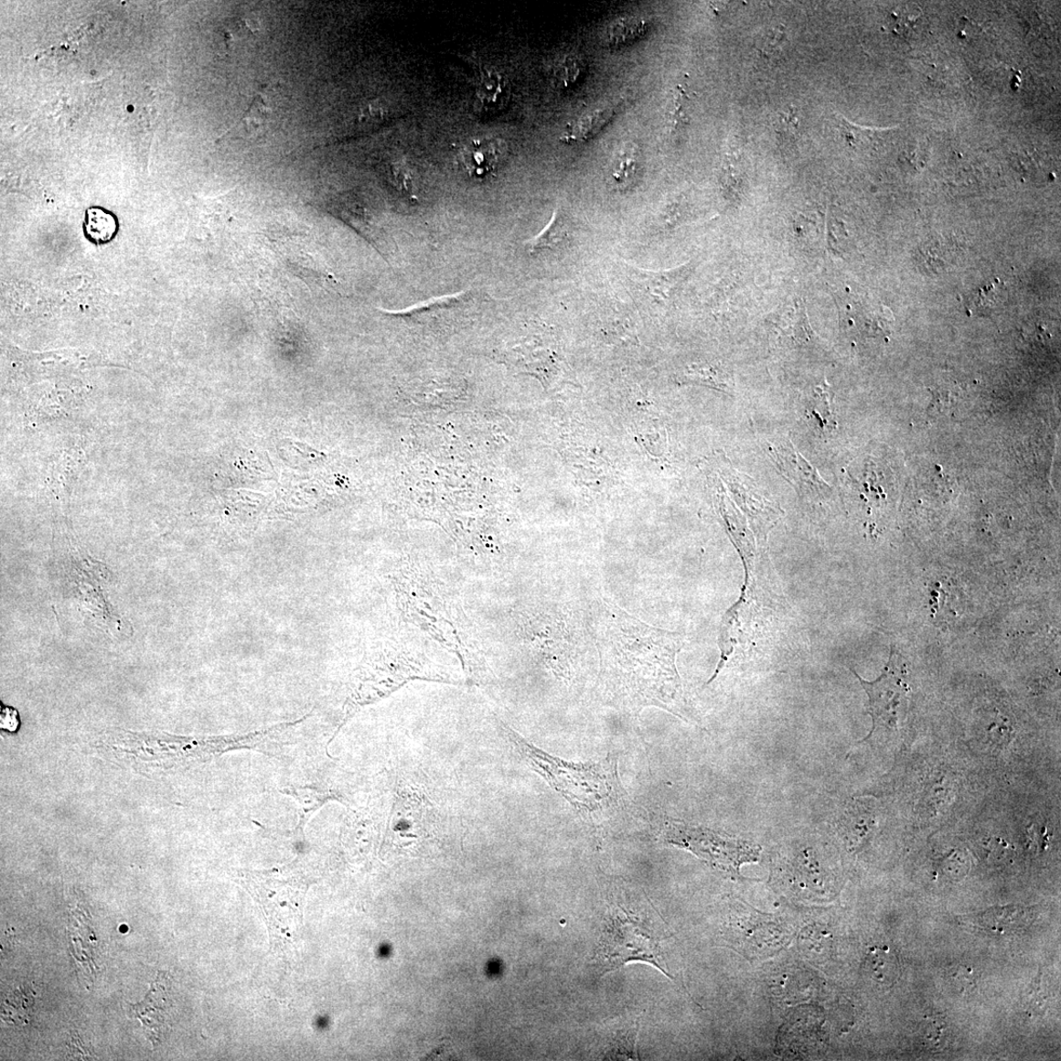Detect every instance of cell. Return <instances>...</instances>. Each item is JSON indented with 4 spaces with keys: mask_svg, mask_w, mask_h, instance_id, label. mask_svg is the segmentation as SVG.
<instances>
[{
    "mask_svg": "<svg viewBox=\"0 0 1061 1061\" xmlns=\"http://www.w3.org/2000/svg\"><path fill=\"white\" fill-rule=\"evenodd\" d=\"M119 229L116 217L108 209L91 207L86 211L84 231L91 243L103 245L113 241Z\"/></svg>",
    "mask_w": 1061,
    "mask_h": 1061,
    "instance_id": "obj_15",
    "label": "cell"
},
{
    "mask_svg": "<svg viewBox=\"0 0 1061 1061\" xmlns=\"http://www.w3.org/2000/svg\"><path fill=\"white\" fill-rule=\"evenodd\" d=\"M924 1032L926 1034L924 1038L928 1043L934 1044L936 1045H939V1042L941 1039H943L944 1036L943 1025H941L940 1023H932L927 1025Z\"/></svg>",
    "mask_w": 1061,
    "mask_h": 1061,
    "instance_id": "obj_29",
    "label": "cell"
},
{
    "mask_svg": "<svg viewBox=\"0 0 1061 1061\" xmlns=\"http://www.w3.org/2000/svg\"><path fill=\"white\" fill-rule=\"evenodd\" d=\"M832 396L830 384L824 380L814 389L805 404L807 419L820 434H829L837 429L831 410Z\"/></svg>",
    "mask_w": 1061,
    "mask_h": 1061,
    "instance_id": "obj_13",
    "label": "cell"
},
{
    "mask_svg": "<svg viewBox=\"0 0 1061 1061\" xmlns=\"http://www.w3.org/2000/svg\"><path fill=\"white\" fill-rule=\"evenodd\" d=\"M622 268L636 294H638L649 306L662 309L669 306L676 292L686 280L691 271V264L685 263L675 269L653 271L623 263Z\"/></svg>",
    "mask_w": 1061,
    "mask_h": 1061,
    "instance_id": "obj_7",
    "label": "cell"
},
{
    "mask_svg": "<svg viewBox=\"0 0 1061 1061\" xmlns=\"http://www.w3.org/2000/svg\"><path fill=\"white\" fill-rule=\"evenodd\" d=\"M869 697L873 727L863 740L869 741L881 731L894 732L906 718L910 686L908 671L904 657L892 647L890 659L877 681H866L852 670Z\"/></svg>",
    "mask_w": 1061,
    "mask_h": 1061,
    "instance_id": "obj_5",
    "label": "cell"
},
{
    "mask_svg": "<svg viewBox=\"0 0 1061 1061\" xmlns=\"http://www.w3.org/2000/svg\"><path fill=\"white\" fill-rule=\"evenodd\" d=\"M665 841L686 849L709 864L739 877L742 865L757 862L761 847L733 839L709 829L692 827L679 820L667 819L662 830Z\"/></svg>",
    "mask_w": 1061,
    "mask_h": 1061,
    "instance_id": "obj_4",
    "label": "cell"
},
{
    "mask_svg": "<svg viewBox=\"0 0 1061 1061\" xmlns=\"http://www.w3.org/2000/svg\"><path fill=\"white\" fill-rule=\"evenodd\" d=\"M955 249L949 242L928 243L919 251L922 268L932 273L947 270L955 262Z\"/></svg>",
    "mask_w": 1061,
    "mask_h": 1061,
    "instance_id": "obj_18",
    "label": "cell"
},
{
    "mask_svg": "<svg viewBox=\"0 0 1061 1061\" xmlns=\"http://www.w3.org/2000/svg\"><path fill=\"white\" fill-rule=\"evenodd\" d=\"M500 726L525 763L583 817L603 816L625 802L627 795L615 757L588 764L567 762L530 745L507 724L500 723Z\"/></svg>",
    "mask_w": 1061,
    "mask_h": 1061,
    "instance_id": "obj_2",
    "label": "cell"
},
{
    "mask_svg": "<svg viewBox=\"0 0 1061 1061\" xmlns=\"http://www.w3.org/2000/svg\"><path fill=\"white\" fill-rule=\"evenodd\" d=\"M510 98V88L506 75L494 68H482L475 88V110L481 115L500 112Z\"/></svg>",
    "mask_w": 1061,
    "mask_h": 1061,
    "instance_id": "obj_12",
    "label": "cell"
},
{
    "mask_svg": "<svg viewBox=\"0 0 1061 1061\" xmlns=\"http://www.w3.org/2000/svg\"><path fill=\"white\" fill-rule=\"evenodd\" d=\"M838 128L848 145L855 150H868L878 143L882 131L856 126L837 115Z\"/></svg>",
    "mask_w": 1061,
    "mask_h": 1061,
    "instance_id": "obj_19",
    "label": "cell"
},
{
    "mask_svg": "<svg viewBox=\"0 0 1061 1061\" xmlns=\"http://www.w3.org/2000/svg\"><path fill=\"white\" fill-rule=\"evenodd\" d=\"M239 879L263 912L273 950L287 955L303 932L310 882L290 869L241 871Z\"/></svg>",
    "mask_w": 1061,
    "mask_h": 1061,
    "instance_id": "obj_3",
    "label": "cell"
},
{
    "mask_svg": "<svg viewBox=\"0 0 1061 1061\" xmlns=\"http://www.w3.org/2000/svg\"><path fill=\"white\" fill-rule=\"evenodd\" d=\"M643 175V155L638 145L626 142L619 145L610 158L607 182L620 193L633 190Z\"/></svg>",
    "mask_w": 1061,
    "mask_h": 1061,
    "instance_id": "obj_11",
    "label": "cell"
},
{
    "mask_svg": "<svg viewBox=\"0 0 1061 1061\" xmlns=\"http://www.w3.org/2000/svg\"><path fill=\"white\" fill-rule=\"evenodd\" d=\"M600 614V686L606 700L622 711L657 707L687 721L675 665L681 636L649 627L606 602Z\"/></svg>",
    "mask_w": 1061,
    "mask_h": 1061,
    "instance_id": "obj_1",
    "label": "cell"
},
{
    "mask_svg": "<svg viewBox=\"0 0 1061 1061\" xmlns=\"http://www.w3.org/2000/svg\"><path fill=\"white\" fill-rule=\"evenodd\" d=\"M687 376L725 392L732 393L734 391V378L723 368L694 366L689 370Z\"/></svg>",
    "mask_w": 1061,
    "mask_h": 1061,
    "instance_id": "obj_21",
    "label": "cell"
},
{
    "mask_svg": "<svg viewBox=\"0 0 1061 1061\" xmlns=\"http://www.w3.org/2000/svg\"><path fill=\"white\" fill-rule=\"evenodd\" d=\"M829 936L821 928L809 927L803 931L801 944L803 949L812 954H821L828 948Z\"/></svg>",
    "mask_w": 1061,
    "mask_h": 1061,
    "instance_id": "obj_26",
    "label": "cell"
},
{
    "mask_svg": "<svg viewBox=\"0 0 1061 1061\" xmlns=\"http://www.w3.org/2000/svg\"><path fill=\"white\" fill-rule=\"evenodd\" d=\"M766 450L780 473L798 488V492L817 497L829 492V485L822 480L811 464L801 456L789 440L781 437L779 440L767 442Z\"/></svg>",
    "mask_w": 1061,
    "mask_h": 1061,
    "instance_id": "obj_8",
    "label": "cell"
},
{
    "mask_svg": "<svg viewBox=\"0 0 1061 1061\" xmlns=\"http://www.w3.org/2000/svg\"><path fill=\"white\" fill-rule=\"evenodd\" d=\"M609 115L610 114H606V113H603V112H599V113L596 112L595 113H592L589 116L584 117L583 121L581 119V122H579L580 123H578L577 125L578 126L583 125V129H584L583 134H582L583 138L587 137L589 128H590V130H589L590 136L592 134H594V133L598 131L596 129L602 128L605 125V122H606L607 119L609 118Z\"/></svg>",
    "mask_w": 1061,
    "mask_h": 1061,
    "instance_id": "obj_27",
    "label": "cell"
},
{
    "mask_svg": "<svg viewBox=\"0 0 1061 1061\" xmlns=\"http://www.w3.org/2000/svg\"><path fill=\"white\" fill-rule=\"evenodd\" d=\"M583 71V60L575 55H566L554 62L552 76L557 87L568 89L579 81Z\"/></svg>",
    "mask_w": 1061,
    "mask_h": 1061,
    "instance_id": "obj_20",
    "label": "cell"
},
{
    "mask_svg": "<svg viewBox=\"0 0 1061 1061\" xmlns=\"http://www.w3.org/2000/svg\"><path fill=\"white\" fill-rule=\"evenodd\" d=\"M787 43V35L780 27L767 30L760 38L757 50L766 58L779 56Z\"/></svg>",
    "mask_w": 1061,
    "mask_h": 1061,
    "instance_id": "obj_24",
    "label": "cell"
},
{
    "mask_svg": "<svg viewBox=\"0 0 1061 1061\" xmlns=\"http://www.w3.org/2000/svg\"><path fill=\"white\" fill-rule=\"evenodd\" d=\"M474 308V297L467 292L433 299L428 302L400 313L402 316L409 318L411 322H436L443 316V322H462L468 320Z\"/></svg>",
    "mask_w": 1061,
    "mask_h": 1061,
    "instance_id": "obj_10",
    "label": "cell"
},
{
    "mask_svg": "<svg viewBox=\"0 0 1061 1061\" xmlns=\"http://www.w3.org/2000/svg\"><path fill=\"white\" fill-rule=\"evenodd\" d=\"M864 973L875 986H893L899 976L895 955L887 948L873 947L866 955Z\"/></svg>",
    "mask_w": 1061,
    "mask_h": 1061,
    "instance_id": "obj_14",
    "label": "cell"
},
{
    "mask_svg": "<svg viewBox=\"0 0 1061 1061\" xmlns=\"http://www.w3.org/2000/svg\"><path fill=\"white\" fill-rule=\"evenodd\" d=\"M509 144L501 138H476L460 150L458 164L464 174L474 181L494 177L507 162Z\"/></svg>",
    "mask_w": 1061,
    "mask_h": 1061,
    "instance_id": "obj_9",
    "label": "cell"
},
{
    "mask_svg": "<svg viewBox=\"0 0 1061 1061\" xmlns=\"http://www.w3.org/2000/svg\"><path fill=\"white\" fill-rule=\"evenodd\" d=\"M0 725L6 732L16 733L20 725L18 712L11 707L2 705V711H0Z\"/></svg>",
    "mask_w": 1061,
    "mask_h": 1061,
    "instance_id": "obj_28",
    "label": "cell"
},
{
    "mask_svg": "<svg viewBox=\"0 0 1061 1061\" xmlns=\"http://www.w3.org/2000/svg\"><path fill=\"white\" fill-rule=\"evenodd\" d=\"M953 979L955 981H957V984H959L960 986L967 985L968 988H970L974 984L972 970H970V968H960L957 973L953 974Z\"/></svg>",
    "mask_w": 1061,
    "mask_h": 1061,
    "instance_id": "obj_30",
    "label": "cell"
},
{
    "mask_svg": "<svg viewBox=\"0 0 1061 1061\" xmlns=\"http://www.w3.org/2000/svg\"><path fill=\"white\" fill-rule=\"evenodd\" d=\"M1005 297L1003 284L998 280L989 281L970 292L966 297V307L971 315L989 316L1002 306Z\"/></svg>",
    "mask_w": 1061,
    "mask_h": 1061,
    "instance_id": "obj_17",
    "label": "cell"
},
{
    "mask_svg": "<svg viewBox=\"0 0 1061 1061\" xmlns=\"http://www.w3.org/2000/svg\"><path fill=\"white\" fill-rule=\"evenodd\" d=\"M569 227L560 209H555L547 227L526 242L529 253L536 254L542 250H556L568 241Z\"/></svg>",
    "mask_w": 1061,
    "mask_h": 1061,
    "instance_id": "obj_16",
    "label": "cell"
},
{
    "mask_svg": "<svg viewBox=\"0 0 1061 1061\" xmlns=\"http://www.w3.org/2000/svg\"><path fill=\"white\" fill-rule=\"evenodd\" d=\"M690 98L682 86L675 90L670 111V128L672 135H679L689 124Z\"/></svg>",
    "mask_w": 1061,
    "mask_h": 1061,
    "instance_id": "obj_22",
    "label": "cell"
},
{
    "mask_svg": "<svg viewBox=\"0 0 1061 1061\" xmlns=\"http://www.w3.org/2000/svg\"><path fill=\"white\" fill-rule=\"evenodd\" d=\"M775 129L782 139H795L799 130L798 113L790 109L788 112L778 113L775 122Z\"/></svg>",
    "mask_w": 1061,
    "mask_h": 1061,
    "instance_id": "obj_25",
    "label": "cell"
},
{
    "mask_svg": "<svg viewBox=\"0 0 1061 1061\" xmlns=\"http://www.w3.org/2000/svg\"><path fill=\"white\" fill-rule=\"evenodd\" d=\"M393 182L398 191L408 198H416L418 184L415 172L408 164L398 163L391 169Z\"/></svg>",
    "mask_w": 1061,
    "mask_h": 1061,
    "instance_id": "obj_23",
    "label": "cell"
},
{
    "mask_svg": "<svg viewBox=\"0 0 1061 1061\" xmlns=\"http://www.w3.org/2000/svg\"><path fill=\"white\" fill-rule=\"evenodd\" d=\"M596 961L603 973L618 970L631 961H642L656 966L662 973L670 976L663 966L661 952L652 933L631 918L616 917L610 923L596 954Z\"/></svg>",
    "mask_w": 1061,
    "mask_h": 1061,
    "instance_id": "obj_6",
    "label": "cell"
}]
</instances>
